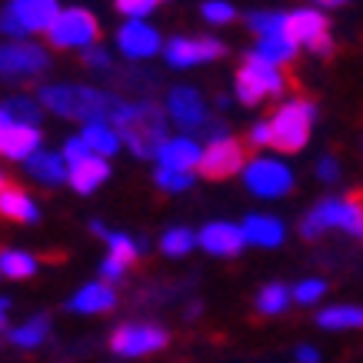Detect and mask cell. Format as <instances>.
<instances>
[{"label":"cell","instance_id":"1","mask_svg":"<svg viewBox=\"0 0 363 363\" xmlns=\"http://www.w3.org/2000/svg\"><path fill=\"white\" fill-rule=\"evenodd\" d=\"M37 97H40L44 111L77 123H111L123 104V97L111 94V90L84 87V84H47V87H40Z\"/></svg>","mask_w":363,"mask_h":363},{"label":"cell","instance_id":"2","mask_svg":"<svg viewBox=\"0 0 363 363\" xmlns=\"http://www.w3.org/2000/svg\"><path fill=\"white\" fill-rule=\"evenodd\" d=\"M111 127L121 133L137 157H157L170 137H167V111H160L157 100H123L121 111L113 113Z\"/></svg>","mask_w":363,"mask_h":363},{"label":"cell","instance_id":"3","mask_svg":"<svg viewBox=\"0 0 363 363\" xmlns=\"http://www.w3.org/2000/svg\"><path fill=\"white\" fill-rule=\"evenodd\" d=\"M330 230L363 240V190H350L343 197H323L300 217V237L303 240H320Z\"/></svg>","mask_w":363,"mask_h":363},{"label":"cell","instance_id":"4","mask_svg":"<svg viewBox=\"0 0 363 363\" xmlns=\"http://www.w3.org/2000/svg\"><path fill=\"white\" fill-rule=\"evenodd\" d=\"M270 150L280 154H300L313 137V123H317V104L307 97L286 100L280 104L270 117Z\"/></svg>","mask_w":363,"mask_h":363},{"label":"cell","instance_id":"5","mask_svg":"<svg viewBox=\"0 0 363 363\" xmlns=\"http://www.w3.org/2000/svg\"><path fill=\"white\" fill-rule=\"evenodd\" d=\"M284 90H286V77L277 64H267L264 57H257L253 50L240 60L237 77H233V94H237L243 107H260L264 100L280 97Z\"/></svg>","mask_w":363,"mask_h":363},{"label":"cell","instance_id":"6","mask_svg":"<svg viewBox=\"0 0 363 363\" xmlns=\"http://www.w3.org/2000/svg\"><path fill=\"white\" fill-rule=\"evenodd\" d=\"M60 4L57 0H11L0 11V33L7 37H27V33L50 30V23L57 21Z\"/></svg>","mask_w":363,"mask_h":363},{"label":"cell","instance_id":"7","mask_svg":"<svg viewBox=\"0 0 363 363\" xmlns=\"http://www.w3.org/2000/svg\"><path fill=\"white\" fill-rule=\"evenodd\" d=\"M250 143L240 140V137H233V133H227V137H220V140H210L203 143V157H200V177L203 180H230V177L243 174L247 170V150Z\"/></svg>","mask_w":363,"mask_h":363},{"label":"cell","instance_id":"8","mask_svg":"<svg viewBox=\"0 0 363 363\" xmlns=\"http://www.w3.org/2000/svg\"><path fill=\"white\" fill-rule=\"evenodd\" d=\"M284 37L290 44L297 47H307L310 54L317 57H333V33H330V21L323 17L320 11H294L286 13V23H284Z\"/></svg>","mask_w":363,"mask_h":363},{"label":"cell","instance_id":"9","mask_svg":"<svg viewBox=\"0 0 363 363\" xmlns=\"http://www.w3.org/2000/svg\"><path fill=\"white\" fill-rule=\"evenodd\" d=\"M47 40L60 50H90V47L100 40V23L97 17L84 7H70V11H60L57 13V21L50 23V30H47Z\"/></svg>","mask_w":363,"mask_h":363},{"label":"cell","instance_id":"10","mask_svg":"<svg viewBox=\"0 0 363 363\" xmlns=\"http://www.w3.org/2000/svg\"><path fill=\"white\" fill-rule=\"evenodd\" d=\"M243 184L250 194L264 200H277L286 197L294 190V170L280 160H270V157H260V160H250L247 170H243Z\"/></svg>","mask_w":363,"mask_h":363},{"label":"cell","instance_id":"11","mask_svg":"<svg viewBox=\"0 0 363 363\" xmlns=\"http://www.w3.org/2000/svg\"><path fill=\"white\" fill-rule=\"evenodd\" d=\"M227 57V44L217 37H174L164 44V60L174 70H190L197 64H213Z\"/></svg>","mask_w":363,"mask_h":363},{"label":"cell","instance_id":"12","mask_svg":"<svg viewBox=\"0 0 363 363\" xmlns=\"http://www.w3.org/2000/svg\"><path fill=\"white\" fill-rule=\"evenodd\" d=\"M170 343V333L157 323H121L111 333V350L117 357H147V353L164 350Z\"/></svg>","mask_w":363,"mask_h":363},{"label":"cell","instance_id":"13","mask_svg":"<svg viewBox=\"0 0 363 363\" xmlns=\"http://www.w3.org/2000/svg\"><path fill=\"white\" fill-rule=\"evenodd\" d=\"M50 67L44 47L0 44V80H37Z\"/></svg>","mask_w":363,"mask_h":363},{"label":"cell","instance_id":"14","mask_svg":"<svg viewBox=\"0 0 363 363\" xmlns=\"http://www.w3.org/2000/svg\"><path fill=\"white\" fill-rule=\"evenodd\" d=\"M167 117H174L177 127H184L190 137H200L213 113L207 111V100L197 87H170L167 90Z\"/></svg>","mask_w":363,"mask_h":363},{"label":"cell","instance_id":"15","mask_svg":"<svg viewBox=\"0 0 363 363\" xmlns=\"http://www.w3.org/2000/svg\"><path fill=\"white\" fill-rule=\"evenodd\" d=\"M40 130L37 127H23V123H11L0 111V157L11 160H30L40 150Z\"/></svg>","mask_w":363,"mask_h":363},{"label":"cell","instance_id":"16","mask_svg":"<svg viewBox=\"0 0 363 363\" xmlns=\"http://www.w3.org/2000/svg\"><path fill=\"white\" fill-rule=\"evenodd\" d=\"M197 243L210 253V257H237V253L247 247V237H243L240 223L213 220L197 233Z\"/></svg>","mask_w":363,"mask_h":363},{"label":"cell","instance_id":"17","mask_svg":"<svg viewBox=\"0 0 363 363\" xmlns=\"http://www.w3.org/2000/svg\"><path fill=\"white\" fill-rule=\"evenodd\" d=\"M117 44H121L123 57L147 60V57H154L157 50H160V33L143 21H127L121 30H117Z\"/></svg>","mask_w":363,"mask_h":363},{"label":"cell","instance_id":"18","mask_svg":"<svg viewBox=\"0 0 363 363\" xmlns=\"http://www.w3.org/2000/svg\"><path fill=\"white\" fill-rule=\"evenodd\" d=\"M200 157H203V147L194 137H170L160 147V154H157V167H170V170L190 174V170L200 167Z\"/></svg>","mask_w":363,"mask_h":363},{"label":"cell","instance_id":"19","mask_svg":"<svg viewBox=\"0 0 363 363\" xmlns=\"http://www.w3.org/2000/svg\"><path fill=\"white\" fill-rule=\"evenodd\" d=\"M240 230H243V237H247V243L267 247V250H274V247H280V243L286 240L284 220H277L270 213H250V217H243Z\"/></svg>","mask_w":363,"mask_h":363},{"label":"cell","instance_id":"20","mask_svg":"<svg viewBox=\"0 0 363 363\" xmlns=\"http://www.w3.org/2000/svg\"><path fill=\"white\" fill-rule=\"evenodd\" d=\"M113 90L117 97H140V100H154V94L160 90V80L147 70H137V67H123V70H111Z\"/></svg>","mask_w":363,"mask_h":363},{"label":"cell","instance_id":"21","mask_svg":"<svg viewBox=\"0 0 363 363\" xmlns=\"http://www.w3.org/2000/svg\"><path fill=\"white\" fill-rule=\"evenodd\" d=\"M27 164V174L37 180V184H44V187H57V184H64L67 174H70V167L60 154L54 150H37L30 160H23Z\"/></svg>","mask_w":363,"mask_h":363},{"label":"cell","instance_id":"22","mask_svg":"<svg viewBox=\"0 0 363 363\" xmlns=\"http://www.w3.org/2000/svg\"><path fill=\"white\" fill-rule=\"evenodd\" d=\"M117 307V294H113L111 284H87L80 294L70 297L67 310H74V313H107V310Z\"/></svg>","mask_w":363,"mask_h":363},{"label":"cell","instance_id":"23","mask_svg":"<svg viewBox=\"0 0 363 363\" xmlns=\"http://www.w3.org/2000/svg\"><path fill=\"white\" fill-rule=\"evenodd\" d=\"M0 217H7L13 223H33L40 217V207L33 203V197H27V190L7 184L0 190Z\"/></svg>","mask_w":363,"mask_h":363},{"label":"cell","instance_id":"24","mask_svg":"<svg viewBox=\"0 0 363 363\" xmlns=\"http://www.w3.org/2000/svg\"><path fill=\"white\" fill-rule=\"evenodd\" d=\"M107 177H111V164L104 157H87L84 164L70 167L67 180H70V187L77 194H94L100 184H107Z\"/></svg>","mask_w":363,"mask_h":363},{"label":"cell","instance_id":"25","mask_svg":"<svg viewBox=\"0 0 363 363\" xmlns=\"http://www.w3.org/2000/svg\"><path fill=\"white\" fill-rule=\"evenodd\" d=\"M320 330H360L363 327V307L357 303H333V307L317 313Z\"/></svg>","mask_w":363,"mask_h":363},{"label":"cell","instance_id":"26","mask_svg":"<svg viewBox=\"0 0 363 363\" xmlns=\"http://www.w3.org/2000/svg\"><path fill=\"white\" fill-rule=\"evenodd\" d=\"M80 137H84V143L90 147V154H94V157H104V160L121 150V133L113 130L111 123H87Z\"/></svg>","mask_w":363,"mask_h":363},{"label":"cell","instance_id":"27","mask_svg":"<svg viewBox=\"0 0 363 363\" xmlns=\"http://www.w3.org/2000/svg\"><path fill=\"white\" fill-rule=\"evenodd\" d=\"M47 337H50V317H47V313H37V317H30L27 323H21V327L11 330L13 347H27V350L40 347Z\"/></svg>","mask_w":363,"mask_h":363},{"label":"cell","instance_id":"28","mask_svg":"<svg viewBox=\"0 0 363 363\" xmlns=\"http://www.w3.org/2000/svg\"><path fill=\"white\" fill-rule=\"evenodd\" d=\"M4 117L11 123H23V127H37L40 123V113H44V107H40V100L33 97H23V94H17V97H11L4 107Z\"/></svg>","mask_w":363,"mask_h":363},{"label":"cell","instance_id":"29","mask_svg":"<svg viewBox=\"0 0 363 363\" xmlns=\"http://www.w3.org/2000/svg\"><path fill=\"white\" fill-rule=\"evenodd\" d=\"M253 54L264 57L267 64L284 67V64H290V60L297 57V44H290L284 33H277V37H260V44L253 47Z\"/></svg>","mask_w":363,"mask_h":363},{"label":"cell","instance_id":"30","mask_svg":"<svg viewBox=\"0 0 363 363\" xmlns=\"http://www.w3.org/2000/svg\"><path fill=\"white\" fill-rule=\"evenodd\" d=\"M290 286L274 280V284H267L260 294H257V310L264 313V317H277V313H284L290 307Z\"/></svg>","mask_w":363,"mask_h":363},{"label":"cell","instance_id":"31","mask_svg":"<svg viewBox=\"0 0 363 363\" xmlns=\"http://www.w3.org/2000/svg\"><path fill=\"white\" fill-rule=\"evenodd\" d=\"M0 274L11 280H23V277L37 274V257L23 250H4L0 253Z\"/></svg>","mask_w":363,"mask_h":363},{"label":"cell","instance_id":"32","mask_svg":"<svg viewBox=\"0 0 363 363\" xmlns=\"http://www.w3.org/2000/svg\"><path fill=\"white\" fill-rule=\"evenodd\" d=\"M194 247H197V233L190 230V227H170V230L160 237V250H164L167 257H187Z\"/></svg>","mask_w":363,"mask_h":363},{"label":"cell","instance_id":"33","mask_svg":"<svg viewBox=\"0 0 363 363\" xmlns=\"http://www.w3.org/2000/svg\"><path fill=\"white\" fill-rule=\"evenodd\" d=\"M284 23H286V13H280V11L247 13V27H250L257 37H277V33H284Z\"/></svg>","mask_w":363,"mask_h":363},{"label":"cell","instance_id":"34","mask_svg":"<svg viewBox=\"0 0 363 363\" xmlns=\"http://www.w3.org/2000/svg\"><path fill=\"white\" fill-rule=\"evenodd\" d=\"M104 240H107V247H111V257H113V260H121L123 267H130L133 260L140 257L143 243H137L133 237H127V233H107Z\"/></svg>","mask_w":363,"mask_h":363},{"label":"cell","instance_id":"35","mask_svg":"<svg viewBox=\"0 0 363 363\" xmlns=\"http://www.w3.org/2000/svg\"><path fill=\"white\" fill-rule=\"evenodd\" d=\"M327 280L323 277H307V280H300V284H294V290H290V297L297 300L300 307H310V303H317V300H323V294H327Z\"/></svg>","mask_w":363,"mask_h":363},{"label":"cell","instance_id":"36","mask_svg":"<svg viewBox=\"0 0 363 363\" xmlns=\"http://www.w3.org/2000/svg\"><path fill=\"white\" fill-rule=\"evenodd\" d=\"M157 187L167 190V194H180V190L194 187V174H184V170H170V167H157Z\"/></svg>","mask_w":363,"mask_h":363},{"label":"cell","instance_id":"37","mask_svg":"<svg viewBox=\"0 0 363 363\" xmlns=\"http://www.w3.org/2000/svg\"><path fill=\"white\" fill-rule=\"evenodd\" d=\"M200 13H203L207 23H230L233 17H237L233 4H227V0H207V4L200 7Z\"/></svg>","mask_w":363,"mask_h":363},{"label":"cell","instance_id":"38","mask_svg":"<svg viewBox=\"0 0 363 363\" xmlns=\"http://www.w3.org/2000/svg\"><path fill=\"white\" fill-rule=\"evenodd\" d=\"M164 0H117V11L123 13V17H130V21H140V17H147L150 11H157Z\"/></svg>","mask_w":363,"mask_h":363},{"label":"cell","instance_id":"39","mask_svg":"<svg viewBox=\"0 0 363 363\" xmlns=\"http://www.w3.org/2000/svg\"><path fill=\"white\" fill-rule=\"evenodd\" d=\"M313 174H317L320 184H337V180H340V160H337L333 154L317 157V164H313Z\"/></svg>","mask_w":363,"mask_h":363},{"label":"cell","instance_id":"40","mask_svg":"<svg viewBox=\"0 0 363 363\" xmlns=\"http://www.w3.org/2000/svg\"><path fill=\"white\" fill-rule=\"evenodd\" d=\"M67 160V167H77V164H84L87 157H94L90 154V147L84 143V137H70V140L64 143V154H60Z\"/></svg>","mask_w":363,"mask_h":363},{"label":"cell","instance_id":"41","mask_svg":"<svg viewBox=\"0 0 363 363\" xmlns=\"http://www.w3.org/2000/svg\"><path fill=\"white\" fill-rule=\"evenodd\" d=\"M84 67L97 70V74H111V54L104 47H90V50H84Z\"/></svg>","mask_w":363,"mask_h":363},{"label":"cell","instance_id":"42","mask_svg":"<svg viewBox=\"0 0 363 363\" xmlns=\"http://www.w3.org/2000/svg\"><path fill=\"white\" fill-rule=\"evenodd\" d=\"M123 277H127V267L121 264V260H113V257H107L104 264H100V280L104 284H123Z\"/></svg>","mask_w":363,"mask_h":363},{"label":"cell","instance_id":"43","mask_svg":"<svg viewBox=\"0 0 363 363\" xmlns=\"http://www.w3.org/2000/svg\"><path fill=\"white\" fill-rule=\"evenodd\" d=\"M247 143H250V147H270V123L267 121L253 123L250 130H247Z\"/></svg>","mask_w":363,"mask_h":363},{"label":"cell","instance_id":"44","mask_svg":"<svg viewBox=\"0 0 363 363\" xmlns=\"http://www.w3.org/2000/svg\"><path fill=\"white\" fill-rule=\"evenodd\" d=\"M294 360L297 363H320V350L317 347H297V350H294Z\"/></svg>","mask_w":363,"mask_h":363},{"label":"cell","instance_id":"45","mask_svg":"<svg viewBox=\"0 0 363 363\" xmlns=\"http://www.w3.org/2000/svg\"><path fill=\"white\" fill-rule=\"evenodd\" d=\"M317 7H327V11H333V7H343V4H350V0H313Z\"/></svg>","mask_w":363,"mask_h":363},{"label":"cell","instance_id":"46","mask_svg":"<svg viewBox=\"0 0 363 363\" xmlns=\"http://www.w3.org/2000/svg\"><path fill=\"white\" fill-rule=\"evenodd\" d=\"M7 307H11V303H7V300L0 297V327H4V320H7Z\"/></svg>","mask_w":363,"mask_h":363},{"label":"cell","instance_id":"47","mask_svg":"<svg viewBox=\"0 0 363 363\" xmlns=\"http://www.w3.org/2000/svg\"><path fill=\"white\" fill-rule=\"evenodd\" d=\"M4 187H7V177H4V174H0V190H4Z\"/></svg>","mask_w":363,"mask_h":363}]
</instances>
